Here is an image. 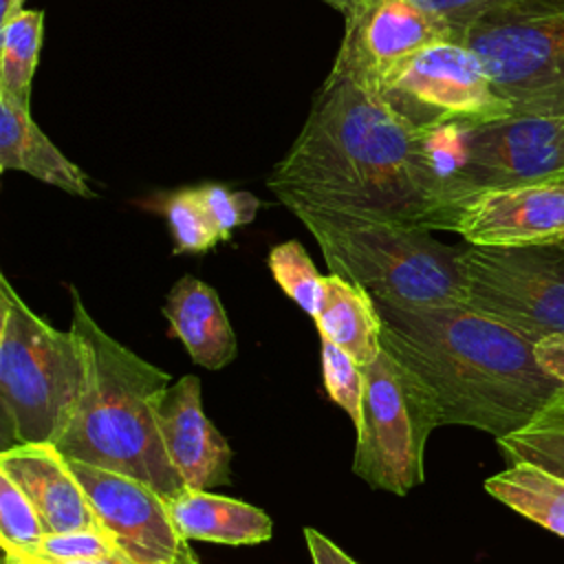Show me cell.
I'll list each match as a JSON object with an SVG mask.
<instances>
[{"instance_id":"7402d4cb","label":"cell","mask_w":564,"mask_h":564,"mask_svg":"<svg viewBox=\"0 0 564 564\" xmlns=\"http://www.w3.org/2000/svg\"><path fill=\"white\" fill-rule=\"evenodd\" d=\"M496 445L507 465L529 460L564 478V388L527 425L496 438Z\"/></svg>"},{"instance_id":"e0dca14e","label":"cell","mask_w":564,"mask_h":564,"mask_svg":"<svg viewBox=\"0 0 564 564\" xmlns=\"http://www.w3.org/2000/svg\"><path fill=\"white\" fill-rule=\"evenodd\" d=\"M0 170L24 172L79 198L95 192L82 172L33 121L31 108L0 95Z\"/></svg>"},{"instance_id":"ba28073f","label":"cell","mask_w":564,"mask_h":564,"mask_svg":"<svg viewBox=\"0 0 564 564\" xmlns=\"http://www.w3.org/2000/svg\"><path fill=\"white\" fill-rule=\"evenodd\" d=\"M463 304L531 341L564 330V240L460 249Z\"/></svg>"},{"instance_id":"ffe728a7","label":"cell","mask_w":564,"mask_h":564,"mask_svg":"<svg viewBox=\"0 0 564 564\" xmlns=\"http://www.w3.org/2000/svg\"><path fill=\"white\" fill-rule=\"evenodd\" d=\"M485 491L522 518L564 538V478L529 460L507 465L485 480Z\"/></svg>"},{"instance_id":"9a60e30c","label":"cell","mask_w":564,"mask_h":564,"mask_svg":"<svg viewBox=\"0 0 564 564\" xmlns=\"http://www.w3.org/2000/svg\"><path fill=\"white\" fill-rule=\"evenodd\" d=\"M0 471L29 496L48 533L104 527L55 443H20L0 452Z\"/></svg>"},{"instance_id":"484cf974","label":"cell","mask_w":564,"mask_h":564,"mask_svg":"<svg viewBox=\"0 0 564 564\" xmlns=\"http://www.w3.org/2000/svg\"><path fill=\"white\" fill-rule=\"evenodd\" d=\"M322 377L324 388L333 403H337L352 421L361 419V399H364V368L339 346L322 339L319 346Z\"/></svg>"},{"instance_id":"4316f807","label":"cell","mask_w":564,"mask_h":564,"mask_svg":"<svg viewBox=\"0 0 564 564\" xmlns=\"http://www.w3.org/2000/svg\"><path fill=\"white\" fill-rule=\"evenodd\" d=\"M123 551L117 538L106 527H90V529H75L64 533H46L40 546L33 551L53 564L62 562H82L95 560L104 555H112Z\"/></svg>"},{"instance_id":"603a6c76","label":"cell","mask_w":564,"mask_h":564,"mask_svg":"<svg viewBox=\"0 0 564 564\" xmlns=\"http://www.w3.org/2000/svg\"><path fill=\"white\" fill-rule=\"evenodd\" d=\"M159 207L167 220L174 253H205L223 242L198 187L170 192L161 196Z\"/></svg>"},{"instance_id":"ac0fdd59","label":"cell","mask_w":564,"mask_h":564,"mask_svg":"<svg viewBox=\"0 0 564 564\" xmlns=\"http://www.w3.org/2000/svg\"><path fill=\"white\" fill-rule=\"evenodd\" d=\"M172 518L185 540L229 546L269 542L273 522L262 509L207 489H181L170 498Z\"/></svg>"},{"instance_id":"2e32d148","label":"cell","mask_w":564,"mask_h":564,"mask_svg":"<svg viewBox=\"0 0 564 564\" xmlns=\"http://www.w3.org/2000/svg\"><path fill=\"white\" fill-rule=\"evenodd\" d=\"M163 315L194 364L220 370L236 359V333L218 293L203 280L194 275L176 280L163 304Z\"/></svg>"},{"instance_id":"836d02e7","label":"cell","mask_w":564,"mask_h":564,"mask_svg":"<svg viewBox=\"0 0 564 564\" xmlns=\"http://www.w3.org/2000/svg\"><path fill=\"white\" fill-rule=\"evenodd\" d=\"M22 2H24V0H2V11H0L2 22L9 20L13 13H18V11L22 9Z\"/></svg>"},{"instance_id":"1f68e13d","label":"cell","mask_w":564,"mask_h":564,"mask_svg":"<svg viewBox=\"0 0 564 564\" xmlns=\"http://www.w3.org/2000/svg\"><path fill=\"white\" fill-rule=\"evenodd\" d=\"M4 551V557H2V564H53L51 560L33 553V551H26V549H15V546H2Z\"/></svg>"},{"instance_id":"6da1fadb","label":"cell","mask_w":564,"mask_h":564,"mask_svg":"<svg viewBox=\"0 0 564 564\" xmlns=\"http://www.w3.org/2000/svg\"><path fill=\"white\" fill-rule=\"evenodd\" d=\"M295 205L443 231L447 185L423 132L377 95L328 73L308 117L267 178Z\"/></svg>"},{"instance_id":"9c48e42d","label":"cell","mask_w":564,"mask_h":564,"mask_svg":"<svg viewBox=\"0 0 564 564\" xmlns=\"http://www.w3.org/2000/svg\"><path fill=\"white\" fill-rule=\"evenodd\" d=\"M377 97L423 132L480 126L513 115L482 62L458 40H443L419 51L381 86Z\"/></svg>"},{"instance_id":"52a82bcc","label":"cell","mask_w":564,"mask_h":564,"mask_svg":"<svg viewBox=\"0 0 564 564\" xmlns=\"http://www.w3.org/2000/svg\"><path fill=\"white\" fill-rule=\"evenodd\" d=\"M438 425V410L427 388L381 348L364 368L352 474L372 489L410 494L425 480V445Z\"/></svg>"},{"instance_id":"e575fe53","label":"cell","mask_w":564,"mask_h":564,"mask_svg":"<svg viewBox=\"0 0 564 564\" xmlns=\"http://www.w3.org/2000/svg\"><path fill=\"white\" fill-rule=\"evenodd\" d=\"M553 181H560V183H564V170H562V172H560V174H557Z\"/></svg>"},{"instance_id":"f546056e","label":"cell","mask_w":564,"mask_h":564,"mask_svg":"<svg viewBox=\"0 0 564 564\" xmlns=\"http://www.w3.org/2000/svg\"><path fill=\"white\" fill-rule=\"evenodd\" d=\"M535 359L540 368L564 388V330L535 341Z\"/></svg>"},{"instance_id":"cb8c5ba5","label":"cell","mask_w":564,"mask_h":564,"mask_svg":"<svg viewBox=\"0 0 564 564\" xmlns=\"http://www.w3.org/2000/svg\"><path fill=\"white\" fill-rule=\"evenodd\" d=\"M269 271L278 286L311 317H315L324 302V275L317 273L308 251L297 240L275 245L267 256Z\"/></svg>"},{"instance_id":"8992f818","label":"cell","mask_w":564,"mask_h":564,"mask_svg":"<svg viewBox=\"0 0 564 564\" xmlns=\"http://www.w3.org/2000/svg\"><path fill=\"white\" fill-rule=\"evenodd\" d=\"M513 115H564V0H509L458 33Z\"/></svg>"},{"instance_id":"8fae6325","label":"cell","mask_w":564,"mask_h":564,"mask_svg":"<svg viewBox=\"0 0 564 564\" xmlns=\"http://www.w3.org/2000/svg\"><path fill=\"white\" fill-rule=\"evenodd\" d=\"M344 37L330 73L377 95L419 51L456 40V29L414 0H344Z\"/></svg>"},{"instance_id":"d6986e66","label":"cell","mask_w":564,"mask_h":564,"mask_svg":"<svg viewBox=\"0 0 564 564\" xmlns=\"http://www.w3.org/2000/svg\"><path fill=\"white\" fill-rule=\"evenodd\" d=\"M313 319L319 337L346 350L361 368L381 352V317L375 297L341 275H324V302Z\"/></svg>"},{"instance_id":"277c9868","label":"cell","mask_w":564,"mask_h":564,"mask_svg":"<svg viewBox=\"0 0 564 564\" xmlns=\"http://www.w3.org/2000/svg\"><path fill=\"white\" fill-rule=\"evenodd\" d=\"M291 212L317 240L328 273L394 306L463 304L460 249L432 229L375 216L295 205Z\"/></svg>"},{"instance_id":"7a4b0ae2","label":"cell","mask_w":564,"mask_h":564,"mask_svg":"<svg viewBox=\"0 0 564 564\" xmlns=\"http://www.w3.org/2000/svg\"><path fill=\"white\" fill-rule=\"evenodd\" d=\"M381 348L432 394L441 425L507 436L562 390L535 359V341L465 304L394 306L375 300Z\"/></svg>"},{"instance_id":"4dcf8cb0","label":"cell","mask_w":564,"mask_h":564,"mask_svg":"<svg viewBox=\"0 0 564 564\" xmlns=\"http://www.w3.org/2000/svg\"><path fill=\"white\" fill-rule=\"evenodd\" d=\"M304 538H306V546L313 564H357L350 555H346L333 540H328L317 529L306 527Z\"/></svg>"},{"instance_id":"d4e9b609","label":"cell","mask_w":564,"mask_h":564,"mask_svg":"<svg viewBox=\"0 0 564 564\" xmlns=\"http://www.w3.org/2000/svg\"><path fill=\"white\" fill-rule=\"evenodd\" d=\"M46 527L29 496L0 471V544L35 551L46 538Z\"/></svg>"},{"instance_id":"44dd1931","label":"cell","mask_w":564,"mask_h":564,"mask_svg":"<svg viewBox=\"0 0 564 564\" xmlns=\"http://www.w3.org/2000/svg\"><path fill=\"white\" fill-rule=\"evenodd\" d=\"M42 35L44 13L40 9H20L2 22L0 95H7L29 108Z\"/></svg>"},{"instance_id":"4fadbf2b","label":"cell","mask_w":564,"mask_h":564,"mask_svg":"<svg viewBox=\"0 0 564 564\" xmlns=\"http://www.w3.org/2000/svg\"><path fill=\"white\" fill-rule=\"evenodd\" d=\"M445 231L480 247H524L564 240V183L540 181L471 194L454 205Z\"/></svg>"},{"instance_id":"30bf717a","label":"cell","mask_w":564,"mask_h":564,"mask_svg":"<svg viewBox=\"0 0 564 564\" xmlns=\"http://www.w3.org/2000/svg\"><path fill=\"white\" fill-rule=\"evenodd\" d=\"M562 170L564 115H511L469 126L465 128L463 165L447 183V214L471 194L553 181Z\"/></svg>"},{"instance_id":"f1b7e54d","label":"cell","mask_w":564,"mask_h":564,"mask_svg":"<svg viewBox=\"0 0 564 564\" xmlns=\"http://www.w3.org/2000/svg\"><path fill=\"white\" fill-rule=\"evenodd\" d=\"M319 2L333 7L335 11L344 4V0H319ZM414 2L427 11L445 18L456 29V40H458V33L465 24H469L480 13H485L498 4H505L509 0H414Z\"/></svg>"},{"instance_id":"5b68a950","label":"cell","mask_w":564,"mask_h":564,"mask_svg":"<svg viewBox=\"0 0 564 564\" xmlns=\"http://www.w3.org/2000/svg\"><path fill=\"white\" fill-rule=\"evenodd\" d=\"M86 364L75 333L33 313L0 273L2 449L57 443L79 403Z\"/></svg>"},{"instance_id":"5bb4252c","label":"cell","mask_w":564,"mask_h":564,"mask_svg":"<svg viewBox=\"0 0 564 564\" xmlns=\"http://www.w3.org/2000/svg\"><path fill=\"white\" fill-rule=\"evenodd\" d=\"M154 421L165 456L185 487L212 491L231 480V447L203 410L196 375L176 379L159 394Z\"/></svg>"},{"instance_id":"d6a6232c","label":"cell","mask_w":564,"mask_h":564,"mask_svg":"<svg viewBox=\"0 0 564 564\" xmlns=\"http://www.w3.org/2000/svg\"><path fill=\"white\" fill-rule=\"evenodd\" d=\"M62 564H141L134 557H130L126 551H117L112 555L95 557V560H82V562H62Z\"/></svg>"},{"instance_id":"7c38bea8","label":"cell","mask_w":564,"mask_h":564,"mask_svg":"<svg viewBox=\"0 0 564 564\" xmlns=\"http://www.w3.org/2000/svg\"><path fill=\"white\" fill-rule=\"evenodd\" d=\"M68 460L99 522L130 557L141 564H200L159 489L121 471Z\"/></svg>"},{"instance_id":"83f0119b","label":"cell","mask_w":564,"mask_h":564,"mask_svg":"<svg viewBox=\"0 0 564 564\" xmlns=\"http://www.w3.org/2000/svg\"><path fill=\"white\" fill-rule=\"evenodd\" d=\"M198 192L220 234V240H229L234 229L249 225L260 209V200L251 192L229 189L220 183L198 185Z\"/></svg>"},{"instance_id":"3957f363","label":"cell","mask_w":564,"mask_h":564,"mask_svg":"<svg viewBox=\"0 0 564 564\" xmlns=\"http://www.w3.org/2000/svg\"><path fill=\"white\" fill-rule=\"evenodd\" d=\"M75 333L86 379L79 403L55 443L66 458L134 476L165 498L185 485L172 469L154 421V403L170 375L108 335L70 286Z\"/></svg>"}]
</instances>
